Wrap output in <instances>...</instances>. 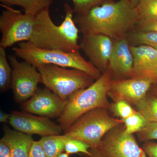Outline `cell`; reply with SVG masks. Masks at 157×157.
<instances>
[{
	"mask_svg": "<svg viewBox=\"0 0 157 157\" xmlns=\"http://www.w3.org/2000/svg\"><path fill=\"white\" fill-rule=\"evenodd\" d=\"M11 117V114H8L1 110L0 111V122L1 123H9Z\"/></svg>",
	"mask_w": 157,
	"mask_h": 157,
	"instance_id": "obj_32",
	"label": "cell"
},
{
	"mask_svg": "<svg viewBox=\"0 0 157 157\" xmlns=\"http://www.w3.org/2000/svg\"><path fill=\"white\" fill-rule=\"evenodd\" d=\"M154 93L155 96L157 98V87L155 90Z\"/></svg>",
	"mask_w": 157,
	"mask_h": 157,
	"instance_id": "obj_36",
	"label": "cell"
},
{
	"mask_svg": "<svg viewBox=\"0 0 157 157\" xmlns=\"http://www.w3.org/2000/svg\"><path fill=\"white\" fill-rule=\"evenodd\" d=\"M110 110L113 114L121 118V119L126 118L136 112L131 104L124 100H119L111 104Z\"/></svg>",
	"mask_w": 157,
	"mask_h": 157,
	"instance_id": "obj_25",
	"label": "cell"
},
{
	"mask_svg": "<svg viewBox=\"0 0 157 157\" xmlns=\"http://www.w3.org/2000/svg\"><path fill=\"white\" fill-rule=\"evenodd\" d=\"M12 69L11 88L15 102L23 103L35 94L41 76L38 69L28 62H19L15 55L9 56Z\"/></svg>",
	"mask_w": 157,
	"mask_h": 157,
	"instance_id": "obj_8",
	"label": "cell"
},
{
	"mask_svg": "<svg viewBox=\"0 0 157 157\" xmlns=\"http://www.w3.org/2000/svg\"><path fill=\"white\" fill-rule=\"evenodd\" d=\"M6 49L0 47V90L4 93L11 88L12 69L9 65Z\"/></svg>",
	"mask_w": 157,
	"mask_h": 157,
	"instance_id": "obj_19",
	"label": "cell"
},
{
	"mask_svg": "<svg viewBox=\"0 0 157 157\" xmlns=\"http://www.w3.org/2000/svg\"><path fill=\"white\" fill-rule=\"evenodd\" d=\"M2 5L21 7L26 14L36 15L42 10L49 9L53 0H0Z\"/></svg>",
	"mask_w": 157,
	"mask_h": 157,
	"instance_id": "obj_17",
	"label": "cell"
},
{
	"mask_svg": "<svg viewBox=\"0 0 157 157\" xmlns=\"http://www.w3.org/2000/svg\"><path fill=\"white\" fill-rule=\"evenodd\" d=\"M119 126L106 134L97 149L107 157H148L133 134H126Z\"/></svg>",
	"mask_w": 157,
	"mask_h": 157,
	"instance_id": "obj_9",
	"label": "cell"
},
{
	"mask_svg": "<svg viewBox=\"0 0 157 157\" xmlns=\"http://www.w3.org/2000/svg\"><path fill=\"white\" fill-rule=\"evenodd\" d=\"M140 30L157 33V20L146 22H139Z\"/></svg>",
	"mask_w": 157,
	"mask_h": 157,
	"instance_id": "obj_30",
	"label": "cell"
},
{
	"mask_svg": "<svg viewBox=\"0 0 157 157\" xmlns=\"http://www.w3.org/2000/svg\"><path fill=\"white\" fill-rule=\"evenodd\" d=\"M113 43L102 34L83 35L80 46L90 62L103 73L108 69Z\"/></svg>",
	"mask_w": 157,
	"mask_h": 157,
	"instance_id": "obj_12",
	"label": "cell"
},
{
	"mask_svg": "<svg viewBox=\"0 0 157 157\" xmlns=\"http://www.w3.org/2000/svg\"><path fill=\"white\" fill-rule=\"evenodd\" d=\"M130 47L134 58L131 78H147L157 83V49L145 45Z\"/></svg>",
	"mask_w": 157,
	"mask_h": 157,
	"instance_id": "obj_14",
	"label": "cell"
},
{
	"mask_svg": "<svg viewBox=\"0 0 157 157\" xmlns=\"http://www.w3.org/2000/svg\"><path fill=\"white\" fill-rule=\"evenodd\" d=\"M12 50L17 57L37 68L43 65H56L73 68L83 71L97 80L101 76V71L83 57L79 51L66 52L58 50H46L35 47L28 42L18 43Z\"/></svg>",
	"mask_w": 157,
	"mask_h": 157,
	"instance_id": "obj_4",
	"label": "cell"
},
{
	"mask_svg": "<svg viewBox=\"0 0 157 157\" xmlns=\"http://www.w3.org/2000/svg\"><path fill=\"white\" fill-rule=\"evenodd\" d=\"M67 102L47 88H39L33 97L21 106L22 111L48 118L59 117Z\"/></svg>",
	"mask_w": 157,
	"mask_h": 157,
	"instance_id": "obj_11",
	"label": "cell"
},
{
	"mask_svg": "<svg viewBox=\"0 0 157 157\" xmlns=\"http://www.w3.org/2000/svg\"><path fill=\"white\" fill-rule=\"evenodd\" d=\"M138 137L141 141L157 140V123H148L142 131L138 132Z\"/></svg>",
	"mask_w": 157,
	"mask_h": 157,
	"instance_id": "obj_27",
	"label": "cell"
},
{
	"mask_svg": "<svg viewBox=\"0 0 157 157\" xmlns=\"http://www.w3.org/2000/svg\"><path fill=\"white\" fill-rule=\"evenodd\" d=\"M132 4L134 5L135 7H137V5H138V3L140 2V0H130Z\"/></svg>",
	"mask_w": 157,
	"mask_h": 157,
	"instance_id": "obj_34",
	"label": "cell"
},
{
	"mask_svg": "<svg viewBox=\"0 0 157 157\" xmlns=\"http://www.w3.org/2000/svg\"><path fill=\"white\" fill-rule=\"evenodd\" d=\"M75 12L77 14H84L96 6L105 2L107 0H72Z\"/></svg>",
	"mask_w": 157,
	"mask_h": 157,
	"instance_id": "obj_26",
	"label": "cell"
},
{
	"mask_svg": "<svg viewBox=\"0 0 157 157\" xmlns=\"http://www.w3.org/2000/svg\"><path fill=\"white\" fill-rule=\"evenodd\" d=\"M144 150L148 157H157V143L147 141L144 144Z\"/></svg>",
	"mask_w": 157,
	"mask_h": 157,
	"instance_id": "obj_29",
	"label": "cell"
},
{
	"mask_svg": "<svg viewBox=\"0 0 157 157\" xmlns=\"http://www.w3.org/2000/svg\"><path fill=\"white\" fill-rule=\"evenodd\" d=\"M123 124L121 119L110 116L106 108H96L78 118L65 131L64 135L84 141L90 148H97L106 134Z\"/></svg>",
	"mask_w": 157,
	"mask_h": 157,
	"instance_id": "obj_5",
	"label": "cell"
},
{
	"mask_svg": "<svg viewBox=\"0 0 157 157\" xmlns=\"http://www.w3.org/2000/svg\"><path fill=\"white\" fill-rule=\"evenodd\" d=\"M137 111L144 117L149 122L157 123V98L145 97L136 105Z\"/></svg>",
	"mask_w": 157,
	"mask_h": 157,
	"instance_id": "obj_20",
	"label": "cell"
},
{
	"mask_svg": "<svg viewBox=\"0 0 157 157\" xmlns=\"http://www.w3.org/2000/svg\"><path fill=\"white\" fill-rule=\"evenodd\" d=\"M90 157H107L97 148H90Z\"/></svg>",
	"mask_w": 157,
	"mask_h": 157,
	"instance_id": "obj_33",
	"label": "cell"
},
{
	"mask_svg": "<svg viewBox=\"0 0 157 157\" xmlns=\"http://www.w3.org/2000/svg\"><path fill=\"white\" fill-rule=\"evenodd\" d=\"M112 79V74L107 70L89 86L78 91L68 99L64 110L58 119L64 132L78 118L93 109H110L107 96Z\"/></svg>",
	"mask_w": 157,
	"mask_h": 157,
	"instance_id": "obj_3",
	"label": "cell"
},
{
	"mask_svg": "<svg viewBox=\"0 0 157 157\" xmlns=\"http://www.w3.org/2000/svg\"><path fill=\"white\" fill-rule=\"evenodd\" d=\"M64 139L65 151L68 155L82 153L90 156V147L84 141L78 139L68 138L66 136Z\"/></svg>",
	"mask_w": 157,
	"mask_h": 157,
	"instance_id": "obj_23",
	"label": "cell"
},
{
	"mask_svg": "<svg viewBox=\"0 0 157 157\" xmlns=\"http://www.w3.org/2000/svg\"><path fill=\"white\" fill-rule=\"evenodd\" d=\"M121 120L124 124V132L127 134L138 133L142 131L149 123L137 110L129 117Z\"/></svg>",
	"mask_w": 157,
	"mask_h": 157,
	"instance_id": "obj_22",
	"label": "cell"
},
{
	"mask_svg": "<svg viewBox=\"0 0 157 157\" xmlns=\"http://www.w3.org/2000/svg\"><path fill=\"white\" fill-rule=\"evenodd\" d=\"M132 40L137 45H145L157 49V33L139 31L133 34Z\"/></svg>",
	"mask_w": 157,
	"mask_h": 157,
	"instance_id": "obj_24",
	"label": "cell"
},
{
	"mask_svg": "<svg viewBox=\"0 0 157 157\" xmlns=\"http://www.w3.org/2000/svg\"><path fill=\"white\" fill-rule=\"evenodd\" d=\"M4 136L1 140L10 148L11 157H28L34 140L32 135L4 127Z\"/></svg>",
	"mask_w": 157,
	"mask_h": 157,
	"instance_id": "obj_16",
	"label": "cell"
},
{
	"mask_svg": "<svg viewBox=\"0 0 157 157\" xmlns=\"http://www.w3.org/2000/svg\"><path fill=\"white\" fill-rule=\"evenodd\" d=\"M1 6L5 9L0 15V47L6 49L16 43L28 42L33 32L36 15L22 13L10 6Z\"/></svg>",
	"mask_w": 157,
	"mask_h": 157,
	"instance_id": "obj_7",
	"label": "cell"
},
{
	"mask_svg": "<svg viewBox=\"0 0 157 157\" xmlns=\"http://www.w3.org/2000/svg\"><path fill=\"white\" fill-rule=\"evenodd\" d=\"M130 46L125 38L117 40L113 43L108 69L112 75L131 77L134 58Z\"/></svg>",
	"mask_w": 157,
	"mask_h": 157,
	"instance_id": "obj_15",
	"label": "cell"
},
{
	"mask_svg": "<svg viewBox=\"0 0 157 157\" xmlns=\"http://www.w3.org/2000/svg\"><path fill=\"white\" fill-rule=\"evenodd\" d=\"M28 157H47L39 141L34 140L31 146Z\"/></svg>",
	"mask_w": 157,
	"mask_h": 157,
	"instance_id": "obj_28",
	"label": "cell"
},
{
	"mask_svg": "<svg viewBox=\"0 0 157 157\" xmlns=\"http://www.w3.org/2000/svg\"><path fill=\"white\" fill-rule=\"evenodd\" d=\"M11 155V151L9 147L0 140V157H7Z\"/></svg>",
	"mask_w": 157,
	"mask_h": 157,
	"instance_id": "obj_31",
	"label": "cell"
},
{
	"mask_svg": "<svg viewBox=\"0 0 157 157\" xmlns=\"http://www.w3.org/2000/svg\"><path fill=\"white\" fill-rule=\"evenodd\" d=\"M69 155H68V154L66 153H63L61 154L58 157H69Z\"/></svg>",
	"mask_w": 157,
	"mask_h": 157,
	"instance_id": "obj_35",
	"label": "cell"
},
{
	"mask_svg": "<svg viewBox=\"0 0 157 157\" xmlns=\"http://www.w3.org/2000/svg\"><path fill=\"white\" fill-rule=\"evenodd\" d=\"M9 123L18 132L30 135H38L42 137L61 135L64 132L59 124L52 121L50 118L23 111H12Z\"/></svg>",
	"mask_w": 157,
	"mask_h": 157,
	"instance_id": "obj_10",
	"label": "cell"
},
{
	"mask_svg": "<svg viewBox=\"0 0 157 157\" xmlns=\"http://www.w3.org/2000/svg\"><path fill=\"white\" fill-rule=\"evenodd\" d=\"M153 82L147 78H131L112 79L109 96L114 100H124L136 105L146 97Z\"/></svg>",
	"mask_w": 157,
	"mask_h": 157,
	"instance_id": "obj_13",
	"label": "cell"
},
{
	"mask_svg": "<svg viewBox=\"0 0 157 157\" xmlns=\"http://www.w3.org/2000/svg\"><path fill=\"white\" fill-rule=\"evenodd\" d=\"M41 76V83L66 101L80 90L94 82V78L78 69L45 64L37 68Z\"/></svg>",
	"mask_w": 157,
	"mask_h": 157,
	"instance_id": "obj_6",
	"label": "cell"
},
{
	"mask_svg": "<svg viewBox=\"0 0 157 157\" xmlns=\"http://www.w3.org/2000/svg\"><path fill=\"white\" fill-rule=\"evenodd\" d=\"M139 22L157 20V0H140L137 6Z\"/></svg>",
	"mask_w": 157,
	"mask_h": 157,
	"instance_id": "obj_21",
	"label": "cell"
},
{
	"mask_svg": "<svg viewBox=\"0 0 157 157\" xmlns=\"http://www.w3.org/2000/svg\"><path fill=\"white\" fill-rule=\"evenodd\" d=\"M65 17L60 25L52 19L49 9H44L36 15L33 32L28 41L35 47L46 50H58L66 52L79 51V30L73 17L75 11L70 5H64Z\"/></svg>",
	"mask_w": 157,
	"mask_h": 157,
	"instance_id": "obj_2",
	"label": "cell"
},
{
	"mask_svg": "<svg viewBox=\"0 0 157 157\" xmlns=\"http://www.w3.org/2000/svg\"><path fill=\"white\" fill-rule=\"evenodd\" d=\"M83 35L102 34L116 40L125 38L139 21L137 7L130 0H119L94 7L74 17Z\"/></svg>",
	"mask_w": 157,
	"mask_h": 157,
	"instance_id": "obj_1",
	"label": "cell"
},
{
	"mask_svg": "<svg viewBox=\"0 0 157 157\" xmlns=\"http://www.w3.org/2000/svg\"><path fill=\"white\" fill-rule=\"evenodd\" d=\"M64 135H52L42 137L39 143L47 157H58L65 150Z\"/></svg>",
	"mask_w": 157,
	"mask_h": 157,
	"instance_id": "obj_18",
	"label": "cell"
}]
</instances>
